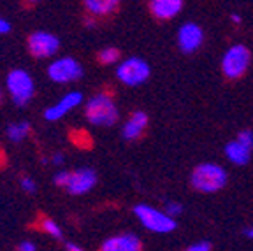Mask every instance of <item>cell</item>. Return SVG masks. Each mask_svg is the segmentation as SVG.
Returning a JSON list of instances; mask_svg holds the SVG:
<instances>
[{
  "instance_id": "e0dca14e",
  "label": "cell",
  "mask_w": 253,
  "mask_h": 251,
  "mask_svg": "<svg viewBox=\"0 0 253 251\" xmlns=\"http://www.w3.org/2000/svg\"><path fill=\"white\" fill-rule=\"evenodd\" d=\"M28 132H30V123L28 122H18L7 126V137L12 142H21L23 139H27Z\"/></svg>"
},
{
  "instance_id": "d6986e66",
  "label": "cell",
  "mask_w": 253,
  "mask_h": 251,
  "mask_svg": "<svg viewBox=\"0 0 253 251\" xmlns=\"http://www.w3.org/2000/svg\"><path fill=\"white\" fill-rule=\"evenodd\" d=\"M41 227H42V230L46 232V234H49V236L55 237V239H62V237H63L62 228H60L58 223H56V221H53L51 218H44V220L41 221Z\"/></svg>"
},
{
  "instance_id": "f546056e",
  "label": "cell",
  "mask_w": 253,
  "mask_h": 251,
  "mask_svg": "<svg viewBox=\"0 0 253 251\" xmlns=\"http://www.w3.org/2000/svg\"><path fill=\"white\" fill-rule=\"evenodd\" d=\"M230 20H232L234 23H241V16H239V14H232V16H230Z\"/></svg>"
},
{
  "instance_id": "52a82bcc",
  "label": "cell",
  "mask_w": 253,
  "mask_h": 251,
  "mask_svg": "<svg viewBox=\"0 0 253 251\" xmlns=\"http://www.w3.org/2000/svg\"><path fill=\"white\" fill-rule=\"evenodd\" d=\"M47 76L49 79L60 84H67V83H76L83 78V67L76 58L71 56H62L56 58L55 62L49 63L47 67Z\"/></svg>"
},
{
  "instance_id": "7a4b0ae2",
  "label": "cell",
  "mask_w": 253,
  "mask_h": 251,
  "mask_svg": "<svg viewBox=\"0 0 253 251\" xmlns=\"http://www.w3.org/2000/svg\"><path fill=\"white\" fill-rule=\"evenodd\" d=\"M227 185V170L218 164L206 162L192 172V186L201 193H214Z\"/></svg>"
},
{
  "instance_id": "f1b7e54d",
  "label": "cell",
  "mask_w": 253,
  "mask_h": 251,
  "mask_svg": "<svg viewBox=\"0 0 253 251\" xmlns=\"http://www.w3.org/2000/svg\"><path fill=\"white\" fill-rule=\"evenodd\" d=\"M245 234H246V237H250V239H253V225H252V227H250V228H246Z\"/></svg>"
},
{
  "instance_id": "484cf974",
  "label": "cell",
  "mask_w": 253,
  "mask_h": 251,
  "mask_svg": "<svg viewBox=\"0 0 253 251\" xmlns=\"http://www.w3.org/2000/svg\"><path fill=\"white\" fill-rule=\"evenodd\" d=\"M9 30H11V25H9V21H5L4 18H0V34H7Z\"/></svg>"
},
{
  "instance_id": "9c48e42d",
  "label": "cell",
  "mask_w": 253,
  "mask_h": 251,
  "mask_svg": "<svg viewBox=\"0 0 253 251\" xmlns=\"http://www.w3.org/2000/svg\"><path fill=\"white\" fill-rule=\"evenodd\" d=\"M204 42V32L201 25L186 21L178 30V46L183 53H195Z\"/></svg>"
},
{
  "instance_id": "4dcf8cb0",
  "label": "cell",
  "mask_w": 253,
  "mask_h": 251,
  "mask_svg": "<svg viewBox=\"0 0 253 251\" xmlns=\"http://www.w3.org/2000/svg\"><path fill=\"white\" fill-rule=\"evenodd\" d=\"M84 23H86V27H93V20H84Z\"/></svg>"
},
{
  "instance_id": "6da1fadb",
  "label": "cell",
  "mask_w": 253,
  "mask_h": 251,
  "mask_svg": "<svg viewBox=\"0 0 253 251\" xmlns=\"http://www.w3.org/2000/svg\"><path fill=\"white\" fill-rule=\"evenodd\" d=\"M86 122L95 126H113L120 118V111L109 93H95L84 106Z\"/></svg>"
},
{
  "instance_id": "ac0fdd59",
  "label": "cell",
  "mask_w": 253,
  "mask_h": 251,
  "mask_svg": "<svg viewBox=\"0 0 253 251\" xmlns=\"http://www.w3.org/2000/svg\"><path fill=\"white\" fill-rule=\"evenodd\" d=\"M120 60V51L116 47H104L99 53V62L104 65H113Z\"/></svg>"
},
{
  "instance_id": "30bf717a",
  "label": "cell",
  "mask_w": 253,
  "mask_h": 251,
  "mask_svg": "<svg viewBox=\"0 0 253 251\" xmlns=\"http://www.w3.org/2000/svg\"><path fill=\"white\" fill-rule=\"evenodd\" d=\"M81 102H83V93L81 91H69V93H65L60 98L55 106H49L44 111V118L47 122H56V120L63 118L67 113H71Z\"/></svg>"
},
{
  "instance_id": "3957f363",
  "label": "cell",
  "mask_w": 253,
  "mask_h": 251,
  "mask_svg": "<svg viewBox=\"0 0 253 251\" xmlns=\"http://www.w3.org/2000/svg\"><path fill=\"white\" fill-rule=\"evenodd\" d=\"M252 62V51L245 44H234L223 53L221 58V72L227 79H239L248 71Z\"/></svg>"
},
{
  "instance_id": "44dd1931",
  "label": "cell",
  "mask_w": 253,
  "mask_h": 251,
  "mask_svg": "<svg viewBox=\"0 0 253 251\" xmlns=\"http://www.w3.org/2000/svg\"><path fill=\"white\" fill-rule=\"evenodd\" d=\"M69 181H71V172L69 170H60L53 176V183L56 186H62V188H67Z\"/></svg>"
},
{
  "instance_id": "4316f807",
  "label": "cell",
  "mask_w": 253,
  "mask_h": 251,
  "mask_svg": "<svg viewBox=\"0 0 253 251\" xmlns=\"http://www.w3.org/2000/svg\"><path fill=\"white\" fill-rule=\"evenodd\" d=\"M51 162H53L55 165H63V162H65V157H63L62 153H55V155L51 157Z\"/></svg>"
},
{
  "instance_id": "1f68e13d",
  "label": "cell",
  "mask_w": 253,
  "mask_h": 251,
  "mask_svg": "<svg viewBox=\"0 0 253 251\" xmlns=\"http://www.w3.org/2000/svg\"><path fill=\"white\" fill-rule=\"evenodd\" d=\"M2 97H4V93H2V88H0V102H2Z\"/></svg>"
},
{
  "instance_id": "9a60e30c",
  "label": "cell",
  "mask_w": 253,
  "mask_h": 251,
  "mask_svg": "<svg viewBox=\"0 0 253 251\" xmlns=\"http://www.w3.org/2000/svg\"><path fill=\"white\" fill-rule=\"evenodd\" d=\"M225 157L236 165H246L252 158V149L243 146L239 141H230L225 144Z\"/></svg>"
},
{
  "instance_id": "cb8c5ba5",
  "label": "cell",
  "mask_w": 253,
  "mask_h": 251,
  "mask_svg": "<svg viewBox=\"0 0 253 251\" xmlns=\"http://www.w3.org/2000/svg\"><path fill=\"white\" fill-rule=\"evenodd\" d=\"M186 251H211V243H208V241H199V243L190 244V246L186 248Z\"/></svg>"
},
{
  "instance_id": "8fae6325",
  "label": "cell",
  "mask_w": 253,
  "mask_h": 251,
  "mask_svg": "<svg viewBox=\"0 0 253 251\" xmlns=\"http://www.w3.org/2000/svg\"><path fill=\"white\" fill-rule=\"evenodd\" d=\"M97 185V174L90 167H83L74 172H71V181L67 185V192L71 195H83L88 193L93 186Z\"/></svg>"
},
{
  "instance_id": "7402d4cb",
  "label": "cell",
  "mask_w": 253,
  "mask_h": 251,
  "mask_svg": "<svg viewBox=\"0 0 253 251\" xmlns=\"http://www.w3.org/2000/svg\"><path fill=\"white\" fill-rule=\"evenodd\" d=\"M183 212V206L179 202H167L166 204V214H169L170 218H176Z\"/></svg>"
},
{
  "instance_id": "4fadbf2b",
  "label": "cell",
  "mask_w": 253,
  "mask_h": 251,
  "mask_svg": "<svg viewBox=\"0 0 253 251\" xmlns=\"http://www.w3.org/2000/svg\"><path fill=\"white\" fill-rule=\"evenodd\" d=\"M146 125H148V114L144 111H134L122 128L123 137L126 141H135V139H139L142 135Z\"/></svg>"
},
{
  "instance_id": "ffe728a7",
  "label": "cell",
  "mask_w": 253,
  "mask_h": 251,
  "mask_svg": "<svg viewBox=\"0 0 253 251\" xmlns=\"http://www.w3.org/2000/svg\"><path fill=\"white\" fill-rule=\"evenodd\" d=\"M236 141H239L243 146H246L248 149H252L253 151V130L246 128V130H241V132L237 133V139Z\"/></svg>"
},
{
  "instance_id": "d4e9b609",
  "label": "cell",
  "mask_w": 253,
  "mask_h": 251,
  "mask_svg": "<svg viewBox=\"0 0 253 251\" xmlns=\"http://www.w3.org/2000/svg\"><path fill=\"white\" fill-rule=\"evenodd\" d=\"M18 251H37V246L32 241H23V243H20V246H18Z\"/></svg>"
},
{
  "instance_id": "7c38bea8",
  "label": "cell",
  "mask_w": 253,
  "mask_h": 251,
  "mask_svg": "<svg viewBox=\"0 0 253 251\" xmlns=\"http://www.w3.org/2000/svg\"><path fill=\"white\" fill-rule=\"evenodd\" d=\"M100 251H142V243L139 236L132 232H125L104 241Z\"/></svg>"
},
{
  "instance_id": "8992f818",
  "label": "cell",
  "mask_w": 253,
  "mask_h": 251,
  "mask_svg": "<svg viewBox=\"0 0 253 251\" xmlns=\"http://www.w3.org/2000/svg\"><path fill=\"white\" fill-rule=\"evenodd\" d=\"M151 74V69L148 62L137 56H130V58L123 60L118 67H116V78L126 84V86H139L142 83H146Z\"/></svg>"
},
{
  "instance_id": "2e32d148",
  "label": "cell",
  "mask_w": 253,
  "mask_h": 251,
  "mask_svg": "<svg viewBox=\"0 0 253 251\" xmlns=\"http://www.w3.org/2000/svg\"><path fill=\"white\" fill-rule=\"evenodd\" d=\"M118 0H84V7L93 16H107L118 9Z\"/></svg>"
},
{
  "instance_id": "603a6c76",
  "label": "cell",
  "mask_w": 253,
  "mask_h": 251,
  "mask_svg": "<svg viewBox=\"0 0 253 251\" xmlns=\"http://www.w3.org/2000/svg\"><path fill=\"white\" fill-rule=\"evenodd\" d=\"M21 188H23L27 193H36L37 192L36 181L32 179V177H23V179H21Z\"/></svg>"
},
{
  "instance_id": "83f0119b",
  "label": "cell",
  "mask_w": 253,
  "mask_h": 251,
  "mask_svg": "<svg viewBox=\"0 0 253 251\" xmlns=\"http://www.w3.org/2000/svg\"><path fill=\"white\" fill-rule=\"evenodd\" d=\"M67 251H84V250H81V248L78 246V244H72V243H67Z\"/></svg>"
},
{
  "instance_id": "ba28073f",
  "label": "cell",
  "mask_w": 253,
  "mask_h": 251,
  "mask_svg": "<svg viewBox=\"0 0 253 251\" xmlns=\"http://www.w3.org/2000/svg\"><path fill=\"white\" fill-rule=\"evenodd\" d=\"M60 47V39L49 32H34L28 37V51L36 58H49L53 56Z\"/></svg>"
},
{
  "instance_id": "277c9868",
  "label": "cell",
  "mask_w": 253,
  "mask_h": 251,
  "mask_svg": "<svg viewBox=\"0 0 253 251\" xmlns=\"http://www.w3.org/2000/svg\"><path fill=\"white\" fill-rule=\"evenodd\" d=\"M134 214L146 230L157 232V234H169L176 228V220L166 212L158 211L148 204H137L134 208Z\"/></svg>"
},
{
  "instance_id": "5bb4252c",
  "label": "cell",
  "mask_w": 253,
  "mask_h": 251,
  "mask_svg": "<svg viewBox=\"0 0 253 251\" xmlns=\"http://www.w3.org/2000/svg\"><path fill=\"white\" fill-rule=\"evenodd\" d=\"M181 9V0H151L150 2V11L157 20H172Z\"/></svg>"
},
{
  "instance_id": "5b68a950",
  "label": "cell",
  "mask_w": 253,
  "mask_h": 251,
  "mask_svg": "<svg viewBox=\"0 0 253 251\" xmlns=\"http://www.w3.org/2000/svg\"><path fill=\"white\" fill-rule=\"evenodd\" d=\"M7 90L11 95L12 102L16 106H27L28 102L34 97V91H36V84H34V79L23 69H14L7 74Z\"/></svg>"
}]
</instances>
